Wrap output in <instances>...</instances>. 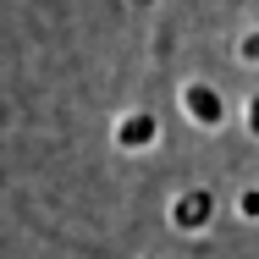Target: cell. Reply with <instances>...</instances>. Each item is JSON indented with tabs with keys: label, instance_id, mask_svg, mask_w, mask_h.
Returning a JSON list of instances; mask_svg holds the SVG:
<instances>
[{
	"label": "cell",
	"instance_id": "cell-1",
	"mask_svg": "<svg viewBox=\"0 0 259 259\" xmlns=\"http://www.w3.org/2000/svg\"><path fill=\"white\" fill-rule=\"evenodd\" d=\"M116 149L155 165L177 232L259 221V0H133Z\"/></svg>",
	"mask_w": 259,
	"mask_h": 259
}]
</instances>
